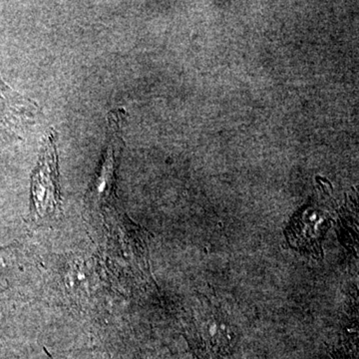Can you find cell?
<instances>
[{
	"instance_id": "obj_1",
	"label": "cell",
	"mask_w": 359,
	"mask_h": 359,
	"mask_svg": "<svg viewBox=\"0 0 359 359\" xmlns=\"http://www.w3.org/2000/svg\"><path fill=\"white\" fill-rule=\"evenodd\" d=\"M56 140L57 133L52 131L45 139L39 164L32 175V214L35 218L53 216L60 207Z\"/></svg>"
},
{
	"instance_id": "obj_2",
	"label": "cell",
	"mask_w": 359,
	"mask_h": 359,
	"mask_svg": "<svg viewBox=\"0 0 359 359\" xmlns=\"http://www.w3.org/2000/svg\"><path fill=\"white\" fill-rule=\"evenodd\" d=\"M231 330L219 313L211 311L202 313V346L207 353L221 354L231 344Z\"/></svg>"
}]
</instances>
